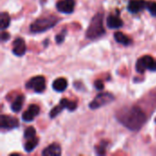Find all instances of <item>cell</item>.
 Returning a JSON list of instances; mask_svg holds the SVG:
<instances>
[{
  "mask_svg": "<svg viewBox=\"0 0 156 156\" xmlns=\"http://www.w3.org/2000/svg\"><path fill=\"white\" fill-rule=\"evenodd\" d=\"M146 7H147L148 11L151 13L152 16H156V2H153V1L147 2L146 3Z\"/></svg>",
  "mask_w": 156,
  "mask_h": 156,
  "instance_id": "21",
  "label": "cell"
},
{
  "mask_svg": "<svg viewBox=\"0 0 156 156\" xmlns=\"http://www.w3.org/2000/svg\"><path fill=\"white\" fill-rule=\"evenodd\" d=\"M19 125L18 120L9 115H1L0 117V127L5 130L15 129Z\"/></svg>",
  "mask_w": 156,
  "mask_h": 156,
  "instance_id": "7",
  "label": "cell"
},
{
  "mask_svg": "<svg viewBox=\"0 0 156 156\" xmlns=\"http://www.w3.org/2000/svg\"><path fill=\"white\" fill-rule=\"evenodd\" d=\"M118 121L132 131L140 130L146 122L144 112L136 106L123 108L117 113Z\"/></svg>",
  "mask_w": 156,
  "mask_h": 156,
  "instance_id": "1",
  "label": "cell"
},
{
  "mask_svg": "<svg viewBox=\"0 0 156 156\" xmlns=\"http://www.w3.org/2000/svg\"><path fill=\"white\" fill-rule=\"evenodd\" d=\"M0 16H1V29L5 30L10 25V16L5 12H2Z\"/></svg>",
  "mask_w": 156,
  "mask_h": 156,
  "instance_id": "19",
  "label": "cell"
},
{
  "mask_svg": "<svg viewBox=\"0 0 156 156\" xmlns=\"http://www.w3.org/2000/svg\"><path fill=\"white\" fill-rule=\"evenodd\" d=\"M26 87L27 89L34 90L36 92H42L46 89V80L45 78L42 76H36L32 79H30L27 84Z\"/></svg>",
  "mask_w": 156,
  "mask_h": 156,
  "instance_id": "6",
  "label": "cell"
},
{
  "mask_svg": "<svg viewBox=\"0 0 156 156\" xmlns=\"http://www.w3.org/2000/svg\"><path fill=\"white\" fill-rule=\"evenodd\" d=\"M146 69L156 71V60L151 56H144L137 60L136 70L140 73H144Z\"/></svg>",
  "mask_w": 156,
  "mask_h": 156,
  "instance_id": "4",
  "label": "cell"
},
{
  "mask_svg": "<svg viewBox=\"0 0 156 156\" xmlns=\"http://www.w3.org/2000/svg\"><path fill=\"white\" fill-rule=\"evenodd\" d=\"M26 43L23 38H16L13 43V53L16 56L21 57L26 53Z\"/></svg>",
  "mask_w": 156,
  "mask_h": 156,
  "instance_id": "10",
  "label": "cell"
},
{
  "mask_svg": "<svg viewBox=\"0 0 156 156\" xmlns=\"http://www.w3.org/2000/svg\"><path fill=\"white\" fill-rule=\"evenodd\" d=\"M23 103H24V96H23V95L17 96V97L16 98V100L13 101L12 105H11V110H12L14 112H20L21 109H22Z\"/></svg>",
  "mask_w": 156,
  "mask_h": 156,
  "instance_id": "16",
  "label": "cell"
},
{
  "mask_svg": "<svg viewBox=\"0 0 156 156\" xmlns=\"http://www.w3.org/2000/svg\"><path fill=\"white\" fill-rule=\"evenodd\" d=\"M24 137L26 139H27V140L36 137V130H35V128H33V127L27 128L25 133H24Z\"/></svg>",
  "mask_w": 156,
  "mask_h": 156,
  "instance_id": "20",
  "label": "cell"
},
{
  "mask_svg": "<svg viewBox=\"0 0 156 156\" xmlns=\"http://www.w3.org/2000/svg\"><path fill=\"white\" fill-rule=\"evenodd\" d=\"M146 7V2L144 0H131L128 5V10L132 13H138Z\"/></svg>",
  "mask_w": 156,
  "mask_h": 156,
  "instance_id": "11",
  "label": "cell"
},
{
  "mask_svg": "<svg viewBox=\"0 0 156 156\" xmlns=\"http://www.w3.org/2000/svg\"><path fill=\"white\" fill-rule=\"evenodd\" d=\"M114 38H115V40H116L118 43H120V44H122V45L128 46V45L131 44V39H130L126 35H124V34L122 33V32H116V33L114 34Z\"/></svg>",
  "mask_w": 156,
  "mask_h": 156,
  "instance_id": "17",
  "label": "cell"
},
{
  "mask_svg": "<svg viewBox=\"0 0 156 156\" xmlns=\"http://www.w3.org/2000/svg\"><path fill=\"white\" fill-rule=\"evenodd\" d=\"M52 87H53V89L56 91L62 92V91H64L67 89L68 82H67V80L64 78H58V79L54 80V82L52 84Z\"/></svg>",
  "mask_w": 156,
  "mask_h": 156,
  "instance_id": "15",
  "label": "cell"
},
{
  "mask_svg": "<svg viewBox=\"0 0 156 156\" xmlns=\"http://www.w3.org/2000/svg\"><path fill=\"white\" fill-rule=\"evenodd\" d=\"M76 108H77V103H76L75 101H69L68 105H67V109H68L69 111H74V110H76Z\"/></svg>",
  "mask_w": 156,
  "mask_h": 156,
  "instance_id": "23",
  "label": "cell"
},
{
  "mask_svg": "<svg viewBox=\"0 0 156 156\" xmlns=\"http://www.w3.org/2000/svg\"><path fill=\"white\" fill-rule=\"evenodd\" d=\"M94 86H95V88H96L97 90H103V88H104V84H103L102 80H96L95 83H94Z\"/></svg>",
  "mask_w": 156,
  "mask_h": 156,
  "instance_id": "22",
  "label": "cell"
},
{
  "mask_svg": "<svg viewBox=\"0 0 156 156\" xmlns=\"http://www.w3.org/2000/svg\"><path fill=\"white\" fill-rule=\"evenodd\" d=\"M75 6V1L74 0H60L57 4V9L65 14H70L73 12Z\"/></svg>",
  "mask_w": 156,
  "mask_h": 156,
  "instance_id": "8",
  "label": "cell"
},
{
  "mask_svg": "<svg viewBox=\"0 0 156 156\" xmlns=\"http://www.w3.org/2000/svg\"><path fill=\"white\" fill-rule=\"evenodd\" d=\"M107 25L110 28H119L123 25L122 20L117 16H110L107 19Z\"/></svg>",
  "mask_w": 156,
  "mask_h": 156,
  "instance_id": "14",
  "label": "cell"
},
{
  "mask_svg": "<svg viewBox=\"0 0 156 156\" xmlns=\"http://www.w3.org/2000/svg\"><path fill=\"white\" fill-rule=\"evenodd\" d=\"M155 122H156V118H155Z\"/></svg>",
  "mask_w": 156,
  "mask_h": 156,
  "instance_id": "26",
  "label": "cell"
},
{
  "mask_svg": "<svg viewBox=\"0 0 156 156\" xmlns=\"http://www.w3.org/2000/svg\"><path fill=\"white\" fill-rule=\"evenodd\" d=\"M37 144H38V139H37V138L34 137V138L28 139L27 142L24 144V149H25V151L27 152V153L32 152V151L35 149V147L37 145Z\"/></svg>",
  "mask_w": 156,
  "mask_h": 156,
  "instance_id": "18",
  "label": "cell"
},
{
  "mask_svg": "<svg viewBox=\"0 0 156 156\" xmlns=\"http://www.w3.org/2000/svg\"><path fill=\"white\" fill-rule=\"evenodd\" d=\"M39 107L36 104H31L28 109L23 113L22 115V119L25 121V122H32L34 120V118L38 115L39 113Z\"/></svg>",
  "mask_w": 156,
  "mask_h": 156,
  "instance_id": "9",
  "label": "cell"
},
{
  "mask_svg": "<svg viewBox=\"0 0 156 156\" xmlns=\"http://www.w3.org/2000/svg\"><path fill=\"white\" fill-rule=\"evenodd\" d=\"M104 33L105 30L103 27V14L98 13L92 17L87 29L86 37L90 39H96L104 35Z\"/></svg>",
  "mask_w": 156,
  "mask_h": 156,
  "instance_id": "2",
  "label": "cell"
},
{
  "mask_svg": "<svg viewBox=\"0 0 156 156\" xmlns=\"http://www.w3.org/2000/svg\"><path fill=\"white\" fill-rule=\"evenodd\" d=\"M113 101H114V97L111 93H108V92L100 93L90 103V108L92 110H96V109H99V108H101L106 104L111 103Z\"/></svg>",
  "mask_w": 156,
  "mask_h": 156,
  "instance_id": "5",
  "label": "cell"
},
{
  "mask_svg": "<svg viewBox=\"0 0 156 156\" xmlns=\"http://www.w3.org/2000/svg\"><path fill=\"white\" fill-rule=\"evenodd\" d=\"M10 37V35L7 33V32H5V31H3L2 32V34H1V39L3 40V41H5V40H8V38Z\"/></svg>",
  "mask_w": 156,
  "mask_h": 156,
  "instance_id": "25",
  "label": "cell"
},
{
  "mask_svg": "<svg viewBox=\"0 0 156 156\" xmlns=\"http://www.w3.org/2000/svg\"><path fill=\"white\" fill-rule=\"evenodd\" d=\"M68 102H69V100L67 99H63L60 101L59 104H58L57 106H55L51 111H50V113H49V116L50 118H55L58 114H59L61 112V111L65 108H67V105H68Z\"/></svg>",
  "mask_w": 156,
  "mask_h": 156,
  "instance_id": "13",
  "label": "cell"
},
{
  "mask_svg": "<svg viewBox=\"0 0 156 156\" xmlns=\"http://www.w3.org/2000/svg\"><path fill=\"white\" fill-rule=\"evenodd\" d=\"M58 22L56 16H46L40 17L33 22L30 26V31L34 33H40L44 32L51 27H53Z\"/></svg>",
  "mask_w": 156,
  "mask_h": 156,
  "instance_id": "3",
  "label": "cell"
},
{
  "mask_svg": "<svg viewBox=\"0 0 156 156\" xmlns=\"http://www.w3.org/2000/svg\"><path fill=\"white\" fill-rule=\"evenodd\" d=\"M64 37H65V31H63L60 35H58L57 37H56V41H57V43H62L63 42V40H64Z\"/></svg>",
  "mask_w": 156,
  "mask_h": 156,
  "instance_id": "24",
  "label": "cell"
},
{
  "mask_svg": "<svg viewBox=\"0 0 156 156\" xmlns=\"http://www.w3.org/2000/svg\"><path fill=\"white\" fill-rule=\"evenodd\" d=\"M60 154H61V149L60 146L57 144H50L42 152V155L44 156H59Z\"/></svg>",
  "mask_w": 156,
  "mask_h": 156,
  "instance_id": "12",
  "label": "cell"
}]
</instances>
